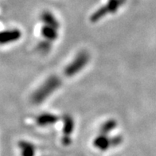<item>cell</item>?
Returning <instances> with one entry per match:
<instances>
[{
    "instance_id": "52a82bcc",
    "label": "cell",
    "mask_w": 156,
    "mask_h": 156,
    "mask_svg": "<svg viewBox=\"0 0 156 156\" xmlns=\"http://www.w3.org/2000/svg\"><path fill=\"white\" fill-rule=\"evenodd\" d=\"M41 34L45 37V40L49 41H55L58 37V30L46 25H44L43 27L41 28Z\"/></svg>"
},
{
    "instance_id": "9a60e30c",
    "label": "cell",
    "mask_w": 156,
    "mask_h": 156,
    "mask_svg": "<svg viewBox=\"0 0 156 156\" xmlns=\"http://www.w3.org/2000/svg\"><path fill=\"white\" fill-rule=\"evenodd\" d=\"M62 142L65 145H69L71 144V139L69 136H64V137L62 138Z\"/></svg>"
},
{
    "instance_id": "5b68a950",
    "label": "cell",
    "mask_w": 156,
    "mask_h": 156,
    "mask_svg": "<svg viewBox=\"0 0 156 156\" xmlns=\"http://www.w3.org/2000/svg\"><path fill=\"white\" fill-rule=\"evenodd\" d=\"M41 19L42 23L46 26L54 27L55 29L58 30L60 27V24L58 21L56 19L54 15L49 11H44L41 15Z\"/></svg>"
},
{
    "instance_id": "8992f818",
    "label": "cell",
    "mask_w": 156,
    "mask_h": 156,
    "mask_svg": "<svg viewBox=\"0 0 156 156\" xmlns=\"http://www.w3.org/2000/svg\"><path fill=\"white\" fill-rule=\"evenodd\" d=\"M93 144L96 147L102 151H105L111 146V139L108 138L107 136L100 134V136H98L95 139Z\"/></svg>"
},
{
    "instance_id": "277c9868",
    "label": "cell",
    "mask_w": 156,
    "mask_h": 156,
    "mask_svg": "<svg viewBox=\"0 0 156 156\" xmlns=\"http://www.w3.org/2000/svg\"><path fill=\"white\" fill-rule=\"evenodd\" d=\"M58 120H59V117L51 113H42L36 118L37 124L41 127L53 125Z\"/></svg>"
},
{
    "instance_id": "8fae6325",
    "label": "cell",
    "mask_w": 156,
    "mask_h": 156,
    "mask_svg": "<svg viewBox=\"0 0 156 156\" xmlns=\"http://www.w3.org/2000/svg\"><path fill=\"white\" fill-rule=\"evenodd\" d=\"M108 13V9L106 8V6H103V7L100 8L99 10H97V11L91 16V23H96V22H97V21L100 20L101 19H102L103 17L105 16Z\"/></svg>"
},
{
    "instance_id": "9c48e42d",
    "label": "cell",
    "mask_w": 156,
    "mask_h": 156,
    "mask_svg": "<svg viewBox=\"0 0 156 156\" xmlns=\"http://www.w3.org/2000/svg\"><path fill=\"white\" fill-rule=\"evenodd\" d=\"M117 126V122L115 119H110L107 121H105L100 127V134L107 136L108 134L110 133L112 131L115 129Z\"/></svg>"
},
{
    "instance_id": "7a4b0ae2",
    "label": "cell",
    "mask_w": 156,
    "mask_h": 156,
    "mask_svg": "<svg viewBox=\"0 0 156 156\" xmlns=\"http://www.w3.org/2000/svg\"><path fill=\"white\" fill-rule=\"evenodd\" d=\"M89 58L90 57H89L88 52L84 51V50L80 52L76 56V58H74L73 61L66 67L65 71H64L65 75L70 77V76L77 74L86 66L88 62H89Z\"/></svg>"
},
{
    "instance_id": "3957f363",
    "label": "cell",
    "mask_w": 156,
    "mask_h": 156,
    "mask_svg": "<svg viewBox=\"0 0 156 156\" xmlns=\"http://www.w3.org/2000/svg\"><path fill=\"white\" fill-rule=\"evenodd\" d=\"M22 36L19 30H10L0 32V44H8L18 41Z\"/></svg>"
},
{
    "instance_id": "5bb4252c",
    "label": "cell",
    "mask_w": 156,
    "mask_h": 156,
    "mask_svg": "<svg viewBox=\"0 0 156 156\" xmlns=\"http://www.w3.org/2000/svg\"><path fill=\"white\" fill-rule=\"evenodd\" d=\"M123 138L120 136H117L111 138V146H117L122 143Z\"/></svg>"
},
{
    "instance_id": "6da1fadb",
    "label": "cell",
    "mask_w": 156,
    "mask_h": 156,
    "mask_svg": "<svg viewBox=\"0 0 156 156\" xmlns=\"http://www.w3.org/2000/svg\"><path fill=\"white\" fill-rule=\"evenodd\" d=\"M62 84V80L58 76H50L41 86L37 88L31 97V102L38 105L46 100L55 92Z\"/></svg>"
},
{
    "instance_id": "30bf717a",
    "label": "cell",
    "mask_w": 156,
    "mask_h": 156,
    "mask_svg": "<svg viewBox=\"0 0 156 156\" xmlns=\"http://www.w3.org/2000/svg\"><path fill=\"white\" fill-rule=\"evenodd\" d=\"M19 147L23 149V156H34V147L29 142L21 141Z\"/></svg>"
},
{
    "instance_id": "ba28073f",
    "label": "cell",
    "mask_w": 156,
    "mask_h": 156,
    "mask_svg": "<svg viewBox=\"0 0 156 156\" xmlns=\"http://www.w3.org/2000/svg\"><path fill=\"white\" fill-rule=\"evenodd\" d=\"M63 133L65 136H69L73 132L74 120L73 117L69 115H63Z\"/></svg>"
},
{
    "instance_id": "7c38bea8",
    "label": "cell",
    "mask_w": 156,
    "mask_h": 156,
    "mask_svg": "<svg viewBox=\"0 0 156 156\" xmlns=\"http://www.w3.org/2000/svg\"><path fill=\"white\" fill-rule=\"evenodd\" d=\"M50 49H51V43L47 40L39 42L37 45V50L41 54H47Z\"/></svg>"
},
{
    "instance_id": "4fadbf2b",
    "label": "cell",
    "mask_w": 156,
    "mask_h": 156,
    "mask_svg": "<svg viewBox=\"0 0 156 156\" xmlns=\"http://www.w3.org/2000/svg\"><path fill=\"white\" fill-rule=\"evenodd\" d=\"M122 0H110L107 5H106V8L108 9V13H115L119 6L121 5Z\"/></svg>"
}]
</instances>
